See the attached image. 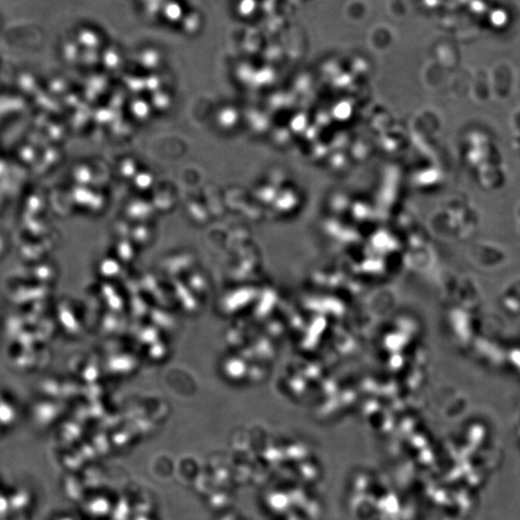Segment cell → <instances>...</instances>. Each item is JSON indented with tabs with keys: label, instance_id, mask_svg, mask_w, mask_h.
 I'll return each instance as SVG.
<instances>
[{
	"label": "cell",
	"instance_id": "1",
	"mask_svg": "<svg viewBox=\"0 0 520 520\" xmlns=\"http://www.w3.org/2000/svg\"><path fill=\"white\" fill-rule=\"evenodd\" d=\"M501 77L496 69L494 70L491 81L489 83L491 93L496 100H503L510 97L514 88V74L510 68L498 66Z\"/></svg>",
	"mask_w": 520,
	"mask_h": 520
},
{
	"label": "cell",
	"instance_id": "2",
	"mask_svg": "<svg viewBox=\"0 0 520 520\" xmlns=\"http://www.w3.org/2000/svg\"><path fill=\"white\" fill-rule=\"evenodd\" d=\"M511 127L517 135H520V108L512 115Z\"/></svg>",
	"mask_w": 520,
	"mask_h": 520
}]
</instances>
